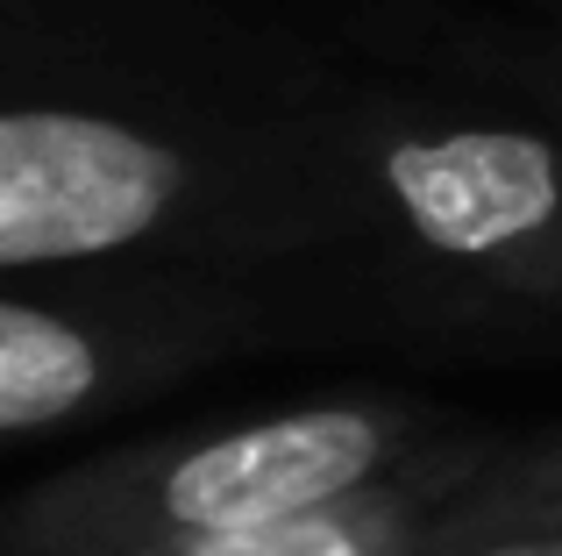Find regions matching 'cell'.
Returning <instances> with one entry per match:
<instances>
[{
    "label": "cell",
    "instance_id": "obj_1",
    "mask_svg": "<svg viewBox=\"0 0 562 556\" xmlns=\"http://www.w3.org/2000/svg\"><path fill=\"white\" fill-rule=\"evenodd\" d=\"M335 157L221 151L200 136L71 108L14 100L0 114V271H86L143 251L200 243H292L321 222Z\"/></svg>",
    "mask_w": 562,
    "mask_h": 556
},
{
    "label": "cell",
    "instance_id": "obj_2",
    "mask_svg": "<svg viewBox=\"0 0 562 556\" xmlns=\"http://www.w3.org/2000/svg\"><path fill=\"white\" fill-rule=\"evenodd\" d=\"M427 414L406 400H306L171 443L100 449L14 492L0 556H171L420 464Z\"/></svg>",
    "mask_w": 562,
    "mask_h": 556
},
{
    "label": "cell",
    "instance_id": "obj_3",
    "mask_svg": "<svg viewBox=\"0 0 562 556\" xmlns=\"http://www.w3.org/2000/svg\"><path fill=\"white\" fill-rule=\"evenodd\" d=\"M392 251L492 307L562 300V143L506 122H406L335 157Z\"/></svg>",
    "mask_w": 562,
    "mask_h": 556
},
{
    "label": "cell",
    "instance_id": "obj_4",
    "mask_svg": "<svg viewBox=\"0 0 562 556\" xmlns=\"http://www.w3.org/2000/svg\"><path fill=\"white\" fill-rule=\"evenodd\" d=\"M228 300H186V292H36L14 278L0 300V435L79 429L114 407L143 400L186 371L192 357L235 343Z\"/></svg>",
    "mask_w": 562,
    "mask_h": 556
},
{
    "label": "cell",
    "instance_id": "obj_5",
    "mask_svg": "<svg viewBox=\"0 0 562 556\" xmlns=\"http://www.w3.org/2000/svg\"><path fill=\"white\" fill-rule=\"evenodd\" d=\"M492 449H427L420 464L378 478L363 492H342V500L300 507V514L257 521V529L214 535V543H192L171 556H435V529L449 514V500L463 492V478Z\"/></svg>",
    "mask_w": 562,
    "mask_h": 556
},
{
    "label": "cell",
    "instance_id": "obj_6",
    "mask_svg": "<svg viewBox=\"0 0 562 556\" xmlns=\"http://www.w3.org/2000/svg\"><path fill=\"white\" fill-rule=\"evenodd\" d=\"M535 535H562V429L535 435V443H513V449H492L463 478L449 514H441L435 556L535 543Z\"/></svg>",
    "mask_w": 562,
    "mask_h": 556
},
{
    "label": "cell",
    "instance_id": "obj_7",
    "mask_svg": "<svg viewBox=\"0 0 562 556\" xmlns=\"http://www.w3.org/2000/svg\"><path fill=\"white\" fill-rule=\"evenodd\" d=\"M492 556H562V535H535V543H492Z\"/></svg>",
    "mask_w": 562,
    "mask_h": 556
},
{
    "label": "cell",
    "instance_id": "obj_8",
    "mask_svg": "<svg viewBox=\"0 0 562 556\" xmlns=\"http://www.w3.org/2000/svg\"><path fill=\"white\" fill-rule=\"evenodd\" d=\"M463 556H492V549H463Z\"/></svg>",
    "mask_w": 562,
    "mask_h": 556
}]
</instances>
